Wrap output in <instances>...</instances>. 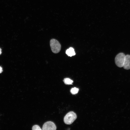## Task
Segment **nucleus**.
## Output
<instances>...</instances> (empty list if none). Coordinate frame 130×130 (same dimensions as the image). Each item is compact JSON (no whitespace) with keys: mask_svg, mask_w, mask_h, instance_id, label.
<instances>
[{"mask_svg":"<svg viewBox=\"0 0 130 130\" xmlns=\"http://www.w3.org/2000/svg\"><path fill=\"white\" fill-rule=\"evenodd\" d=\"M77 118L76 114L73 111H71L68 112L65 116L64 121L66 124H70L74 122Z\"/></svg>","mask_w":130,"mask_h":130,"instance_id":"obj_1","label":"nucleus"},{"mask_svg":"<svg viewBox=\"0 0 130 130\" xmlns=\"http://www.w3.org/2000/svg\"><path fill=\"white\" fill-rule=\"evenodd\" d=\"M50 45L52 52L56 53L59 52L61 49V45L59 43L57 40L52 39L50 41Z\"/></svg>","mask_w":130,"mask_h":130,"instance_id":"obj_2","label":"nucleus"},{"mask_svg":"<svg viewBox=\"0 0 130 130\" xmlns=\"http://www.w3.org/2000/svg\"><path fill=\"white\" fill-rule=\"evenodd\" d=\"M125 55L123 53H120L117 54L115 59V63L117 66L120 67H123Z\"/></svg>","mask_w":130,"mask_h":130,"instance_id":"obj_3","label":"nucleus"},{"mask_svg":"<svg viewBox=\"0 0 130 130\" xmlns=\"http://www.w3.org/2000/svg\"><path fill=\"white\" fill-rule=\"evenodd\" d=\"M56 127L54 123L51 121L45 123L43 125L42 130H55Z\"/></svg>","mask_w":130,"mask_h":130,"instance_id":"obj_4","label":"nucleus"},{"mask_svg":"<svg viewBox=\"0 0 130 130\" xmlns=\"http://www.w3.org/2000/svg\"><path fill=\"white\" fill-rule=\"evenodd\" d=\"M123 67L126 70L130 69V55H125Z\"/></svg>","mask_w":130,"mask_h":130,"instance_id":"obj_5","label":"nucleus"},{"mask_svg":"<svg viewBox=\"0 0 130 130\" xmlns=\"http://www.w3.org/2000/svg\"><path fill=\"white\" fill-rule=\"evenodd\" d=\"M66 53L70 57H72L75 55L74 49L72 47H70L66 50Z\"/></svg>","mask_w":130,"mask_h":130,"instance_id":"obj_6","label":"nucleus"},{"mask_svg":"<svg viewBox=\"0 0 130 130\" xmlns=\"http://www.w3.org/2000/svg\"><path fill=\"white\" fill-rule=\"evenodd\" d=\"M63 81L65 84L67 85L72 84L73 81L69 78H65L64 79Z\"/></svg>","mask_w":130,"mask_h":130,"instance_id":"obj_7","label":"nucleus"},{"mask_svg":"<svg viewBox=\"0 0 130 130\" xmlns=\"http://www.w3.org/2000/svg\"><path fill=\"white\" fill-rule=\"evenodd\" d=\"M79 91V89L76 87H74L71 89L70 92L72 94H75L77 93Z\"/></svg>","mask_w":130,"mask_h":130,"instance_id":"obj_8","label":"nucleus"},{"mask_svg":"<svg viewBox=\"0 0 130 130\" xmlns=\"http://www.w3.org/2000/svg\"><path fill=\"white\" fill-rule=\"evenodd\" d=\"M33 130H41L42 129L38 125H35L33 126L32 128Z\"/></svg>","mask_w":130,"mask_h":130,"instance_id":"obj_9","label":"nucleus"},{"mask_svg":"<svg viewBox=\"0 0 130 130\" xmlns=\"http://www.w3.org/2000/svg\"><path fill=\"white\" fill-rule=\"evenodd\" d=\"M2 68L0 66V73H1L2 72Z\"/></svg>","mask_w":130,"mask_h":130,"instance_id":"obj_10","label":"nucleus"},{"mask_svg":"<svg viewBox=\"0 0 130 130\" xmlns=\"http://www.w3.org/2000/svg\"><path fill=\"white\" fill-rule=\"evenodd\" d=\"M1 49L0 48V52L1 51Z\"/></svg>","mask_w":130,"mask_h":130,"instance_id":"obj_11","label":"nucleus"},{"mask_svg":"<svg viewBox=\"0 0 130 130\" xmlns=\"http://www.w3.org/2000/svg\"><path fill=\"white\" fill-rule=\"evenodd\" d=\"M1 53V51L0 52V55Z\"/></svg>","mask_w":130,"mask_h":130,"instance_id":"obj_12","label":"nucleus"}]
</instances>
